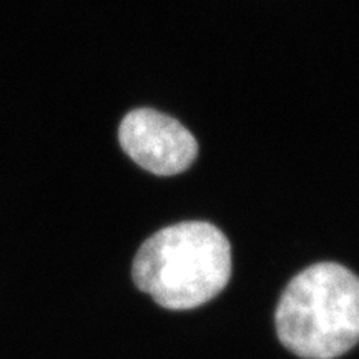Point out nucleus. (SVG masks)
<instances>
[{
  "instance_id": "obj_1",
  "label": "nucleus",
  "mask_w": 359,
  "mask_h": 359,
  "mask_svg": "<svg viewBox=\"0 0 359 359\" xmlns=\"http://www.w3.org/2000/svg\"><path fill=\"white\" fill-rule=\"evenodd\" d=\"M132 276L137 288L161 308L183 311L201 306L230 281V241L212 223L172 224L140 246Z\"/></svg>"
},
{
  "instance_id": "obj_2",
  "label": "nucleus",
  "mask_w": 359,
  "mask_h": 359,
  "mask_svg": "<svg viewBox=\"0 0 359 359\" xmlns=\"http://www.w3.org/2000/svg\"><path fill=\"white\" fill-rule=\"evenodd\" d=\"M283 346L304 359H334L359 343V278L338 263H318L283 291L276 314Z\"/></svg>"
},
{
  "instance_id": "obj_3",
  "label": "nucleus",
  "mask_w": 359,
  "mask_h": 359,
  "mask_svg": "<svg viewBox=\"0 0 359 359\" xmlns=\"http://www.w3.org/2000/svg\"><path fill=\"white\" fill-rule=\"evenodd\" d=\"M118 140L138 167L160 177L185 172L198 155L195 137L178 120L154 109H137L125 115Z\"/></svg>"
}]
</instances>
